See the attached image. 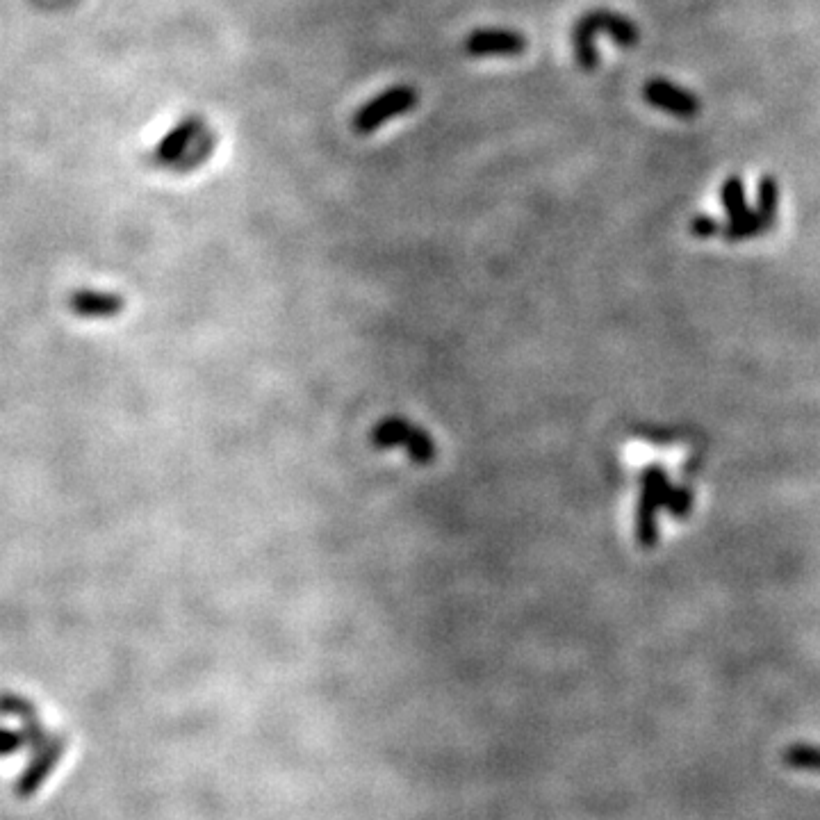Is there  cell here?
<instances>
[{
    "label": "cell",
    "mask_w": 820,
    "mask_h": 820,
    "mask_svg": "<svg viewBox=\"0 0 820 820\" xmlns=\"http://www.w3.org/2000/svg\"><path fill=\"white\" fill-rule=\"evenodd\" d=\"M602 32L609 35L615 44L622 48L636 46L638 39H641V30H638L636 23L618 12L593 10L584 14L572 28L574 60H577V64L584 71H593L597 64H600V55H597L595 48V37L602 35Z\"/></svg>",
    "instance_id": "6da1fadb"
},
{
    "label": "cell",
    "mask_w": 820,
    "mask_h": 820,
    "mask_svg": "<svg viewBox=\"0 0 820 820\" xmlns=\"http://www.w3.org/2000/svg\"><path fill=\"white\" fill-rule=\"evenodd\" d=\"M417 103H420V92L413 85H392L354 114L351 128L356 135H372L388 121L408 114Z\"/></svg>",
    "instance_id": "7a4b0ae2"
},
{
    "label": "cell",
    "mask_w": 820,
    "mask_h": 820,
    "mask_svg": "<svg viewBox=\"0 0 820 820\" xmlns=\"http://www.w3.org/2000/svg\"><path fill=\"white\" fill-rule=\"evenodd\" d=\"M463 51L470 57H515L527 51V37L508 28H479L465 37Z\"/></svg>",
    "instance_id": "3957f363"
},
{
    "label": "cell",
    "mask_w": 820,
    "mask_h": 820,
    "mask_svg": "<svg viewBox=\"0 0 820 820\" xmlns=\"http://www.w3.org/2000/svg\"><path fill=\"white\" fill-rule=\"evenodd\" d=\"M643 96L647 103L654 105V108L668 112L677 119H693L702 110L700 98L693 92H688V89L663 78H654L647 82L643 87Z\"/></svg>",
    "instance_id": "277c9868"
},
{
    "label": "cell",
    "mask_w": 820,
    "mask_h": 820,
    "mask_svg": "<svg viewBox=\"0 0 820 820\" xmlns=\"http://www.w3.org/2000/svg\"><path fill=\"white\" fill-rule=\"evenodd\" d=\"M205 130H208L205 128V121L201 117H196V114L180 119L176 126L169 130V133H164L158 139V144H155V149H153V160L171 169L180 158H183L196 139L205 133Z\"/></svg>",
    "instance_id": "5b68a950"
},
{
    "label": "cell",
    "mask_w": 820,
    "mask_h": 820,
    "mask_svg": "<svg viewBox=\"0 0 820 820\" xmlns=\"http://www.w3.org/2000/svg\"><path fill=\"white\" fill-rule=\"evenodd\" d=\"M62 752H64V738H53L51 743L44 745V748L39 750L37 759L32 761L30 768L21 775L19 782H16V795H21V798H30V795L39 789L41 782L48 777V773L55 768L57 761H60Z\"/></svg>",
    "instance_id": "8992f818"
},
{
    "label": "cell",
    "mask_w": 820,
    "mask_h": 820,
    "mask_svg": "<svg viewBox=\"0 0 820 820\" xmlns=\"http://www.w3.org/2000/svg\"><path fill=\"white\" fill-rule=\"evenodd\" d=\"M76 313L87 317H108L114 315L121 306V299L114 294H105L98 290H80V294L73 301Z\"/></svg>",
    "instance_id": "52a82bcc"
},
{
    "label": "cell",
    "mask_w": 820,
    "mask_h": 820,
    "mask_svg": "<svg viewBox=\"0 0 820 820\" xmlns=\"http://www.w3.org/2000/svg\"><path fill=\"white\" fill-rule=\"evenodd\" d=\"M782 761L793 770L820 773V745L791 743L789 748L782 752Z\"/></svg>",
    "instance_id": "ba28073f"
},
{
    "label": "cell",
    "mask_w": 820,
    "mask_h": 820,
    "mask_svg": "<svg viewBox=\"0 0 820 820\" xmlns=\"http://www.w3.org/2000/svg\"><path fill=\"white\" fill-rule=\"evenodd\" d=\"M723 205L727 210L729 219L734 221H743L752 215V210L748 208V201H745V190H743V180L738 176H729L723 185Z\"/></svg>",
    "instance_id": "9c48e42d"
},
{
    "label": "cell",
    "mask_w": 820,
    "mask_h": 820,
    "mask_svg": "<svg viewBox=\"0 0 820 820\" xmlns=\"http://www.w3.org/2000/svg\"><path fill=\"white\" fill-rule=\"evenodd\" d=\"M212 149H215V135H212L210 130H205V133L199 139H196L190 149H187V153L183 155V158H180L171 169L190 171L192 167H196V164L208 158V155L212 153Z\"/></svg>",
    "instance_id": "30bf717a"
},
{
    "label": "cell",
    "mask_w": 820,
    "mask_h": 820,
    "mask_svg": "<svg viewBox=\"0 0 820 820\" xmlns=\"http://www.w3.org/2000/svg\"><path fill=\"white\" fill-rule=\"evenodd\" d=\"M691 231H693L697 237H711L713 233H718V231H720V226H718V221L713 219V217H704V215H700V217H695V219H693Z\"/></svg>",
    "instance_id": "8fae6325"
},
{
    "label": "cell",
    "mask_w": 820,
    "mask_h": 820,
    "mask_svg": "<svg viewBox=\"0 0 820 820\" xmlns=\"http://www.w3.org/2000/svg\"><path fill=\"white\" fill-rule=\"evenodd\" d=\"M30 743V738L26 732H16V729H5V754H12L21 748V745Z\"/></svg>",
    "instance_id": "7c38bea8"
}]
</instances>
